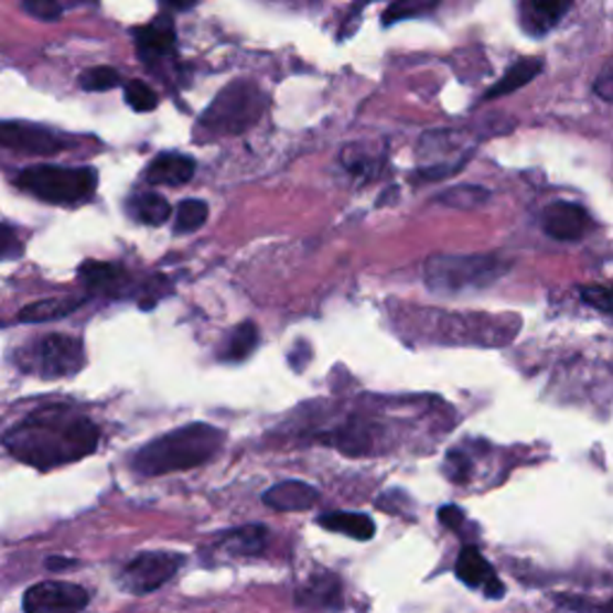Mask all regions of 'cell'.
Listing matches in <instances>:
<instances>
[{"label": "cell", "mask_w": 613, "mask_h": 613, "mask_svg": "<svg viewBox=\"0 0 613 613\" xmlns=\"http://www.w3.org/2000/svg\"><path fill=\"white\" fill-rule=\"evenodd\" d=\"M99 445V429L67 408H44L6 434V449L22 463L51 470L87 458Z\"/></svg>", "instance_id": "1"}, {"label": "cell", "mask_w": 613, "mask_h": 613, "mask_svg": "<svg viewBox=\"0 0 613 613\" xmlns=\"http://www.w3.org/2000/svg\"><path fill=\"white\" fill-rule=\"evenodd\" d=\"M223 441H226V434L212 424H183L142 445L132 458V467L144 477L200 467L221 451Z\"/></svg>", "instance_id": "2"}, {"label": "cell", "mask_w": 613, "mask_h": 613, "mask_svg": "<svg viewBox=\"0 0 613 613\" xmlns=\"http://www.w3.org/2000/svg\"><path fill=\"white\" fill-rule=\"evenodd\" d=\"M267 108V96L255 85V82L238 79L230 87L223 89L216 101L204 110L197 122V135H206V139L235 137L259 120Z\"/></svg>", "instance_id": "3"}, {"label": "cell", "mask_w": 613, "mask_h": 613, "mask_svg": "<svg viewBox=\"0 0 613 613\" xmlns=\"http://www.w3.org/2000/svg\"><path fill=\"white\" fill-rule=\"evenodd\" d=\"M504 271L496 255H437L427 261L424 281L437 295H465L494 283Z\"/></svg>", "instance_id": "4"}, {"label": "cell", "mask_w": 613, "mask_h": 613, "mask_svg": "<svg viewBox=\"0 0 613 613\" xmlns=\"http://www.w3.org/2000/svg\"><path fill=\"white\" fill-rule=\"evenodd\" d=\"M18 185L49 204L87 202L99 185L94 169H67V165H32L18 178Z\"/></svg>", "instance_id": "5"}, {"label": "cell", "mask_w": 613, "mask_h": 613, "mask_svg": "<svg viewBox=\"0 0 613 613\" xmlns=\"http://www.w3.org/2000/svg\"><path fill=\"white\" fill-rule=\"evenodd\" d=\"M185 556L173 551H144L137 553L135 559L122 568L118 578L120 588L128 594H151L161 590L165 582L178 576V570L183 568Z\"/></svg>", "instance_id": "6"}, {"label": "cell", "mask_w": 613, "mask_h": 613, "mask_svg": "<svg viewBox=\"0 0 613 613\" xmlns=\"http://www.w3.org/2000/svg\"><path fill=\"white\" fill-rule=\"evenodd\" d=\"M85 367V347L73 336L65 333H51V336L39 338L30 351L26 369L44 376V379H63L73 376Z\"/></svg>", "instance_id": "7"}, {"label": "cell", "mask_w": 613, "mask_h": 613, "mask_svg": "<svg viewBox=\"0 0 613 613\" xmlns=\"http://www.w3.org/2000/svg\"><path fill=\"white\" fill-rule=\"evenodd\" d=\"M24 613H79L89 604V592L75 582H39L24 592Z\"/></svg>", "instance_id": "8"}, {"label": "cell", "mask_w": 613, "mask_h": 613, "mask_svg": "<svg viewBox=\"0 0 613 613\" xmlns=\"http://www.w3.org/2000/svg\"><path fill=\"white\" fill-rule=\"evenodd\" d=\"M0 147L30 153V157H51V153H58L65 142L55 132L41 128V125L0 120Z\"/></svg>", "instance_id": "9"}, {"label": "cell", "mask_w": 613, "mask_h": 613, "mask_svg": "<svg viewBox=\"0 0 613 613\" xmlns=\"http://www.w3.org/2000/svg\"><path fill=\"white\" fill-rule=\"evenodd\" d=\"M455 578L463 580L470 590H482L484 596L501 599L506 594L504 582L498 580L490 561L484 559L477 547H463L455 561Z\"/></svg>", "instance_id": "10"}, {"label": "cell", "mask_w": 613, "mask_h": 613, "mask_svg": "<svg viewBox=\"0 0 613 613\" xmlns=\"http://www.w3.org/2000/svg\"><path fill=\"white\" fill-rule=\"evenodd\" d=\"M541 228L549 238L559 243H573L580 240L590 228V216L582 206L573 202H556L545 208L541 216Z\"/></svg>", "instance_id": "11"}, {"label": "cell", "mask_w": 613, "mask_h": 613, "mask_svg": "<svg viewBox=\"0 0 613 613\" xmlns=\"http://www.w3.org/2000/svg\"><path fill=\"white\" fill-rule=\"evenodd\" d=\"M135 41H137L139 58L147 63L161 61L165 55H171L175 49V24L171 18L161 15L151 24L135 30Z\"/></svg>", "instance_id": "12"}, {"label": "cell", "mask_w": 613, "mask_h": 613, "mask_svg": "<svg viewBox=\"0 0 613 613\" xmlns=\"http://www.w3.org/2000/svg\"><path fill=\"white\" fill-rule=\"evenodd\" d=\"M319 501V492L312 484L300 480H288L281 484H273L271 490L264 494V504L281 513H300L312 508Z\"/></svg>", "instance_id": "13"}, {"label": "cell", "mask_w": 613, "mask_h": 613, "mask_svg": "<svg viewBox=\"0 0 613 613\" xmlns=\"http://www.w3.org/2000/svg\"><path fill=\"white\" fill-rule=\"evenodd\" d=\"M194 171H197V163L185 153H161L147 169V180L151 185L180 187L190 183Z\"/></svg>", "instance_id": "14"}, {"label": "cell", "mask_w": 613, "mask_h": 613, "mask_svg": "<svg viewBox=\"0 0 613 613\" xmlns=\"http://www.w3.org/2000/svg\"><path fill=\"white\" fill-rule=\"evenodd\" d=\"M568 10L570 3H559V0H529L520 6V24L527 34L545 36L561 22Z\"/></svg>", "instance_id": "15"}, {"label": "cell", "mask_w": 613, "mask_h": 613, "mask_svg": "<svg viewBox=\"0 0 613 613\" xmlns=\"http://www.w3.org/2000/svg\"><path fill=\"white\" fill-rule=\"evenodd\" d=\"M302 609H336L341 604V580L333 573H316L295 594Z\"/></svg>", "instance_id": "16"}, {"label": "cell", "mask_w": 613, "mask_h": 613, "mask_svg": "<svg viewBox=\"0 0 613 613\" xmlns=\"http://www.w3.org/2000/svg\"><path fill=\"white\" fill-rule=\"evenodd\" d=\"M79 278L85 288L92 292H104V295H116L125 288L128 273L122 271L118 264H106V261H85L79 267Z\"/></svg>", "instance_id": "17"}, {"label": "cell", "mask_w": 613, "mask_h": 613, "mask_svg": "<svg viewBox=\"0 0 613 613\" xmlns=\"http://www.w3.org/2000/svg\"><path fill=\"white\" fill-rule=\"evenodd\" d=\"M85 300H87L85 295H65V298H49V300L32 302L20 312V322H30V324L55 322V319H63L67 314L77 312L79 306L85 304Z\"/></svg>", "instance_id": "18"}, {"label": "cell", "mask_w": 613, "mask_h": 613, "mask_svg": "<svg viewBox=\"0 0 613 613\" xmlns=\"http://www.w3.org/2000/svg\"><path fill=\"white\" fill-rule=\"evenodd\" d=\"M316 523L329 533H338L357 541H369L376 535V525L365 513H326Z\"/></svg>", "instance_id": "19"}, {"label": "cell", "mask_w": 613, "mask_h": 613, "mask_svg": "<svg viewBox=\"0 0 613 613\" xmlns=\"http://www.w3.org/2000/svg\"><path fill=\"white\" fill-rule=\"evenodd\" d=\"M269 533L264 525H245L226 533L221 539V549L230 556H257L267 549Z\"/></svg>", "instance_id": "20"}, {"label": "cell", "mask_w": 613, "mask_h": 613, "mask_svg": "<svg viewBox=\"0 0 613 613\" xmlns=\"http://www.w3.org/2000/svg\"><path fill=\"white\" fill-rule=\"evenodd\" d=\"M128 212L144 226H163L171 218V204L159 192H137L128 202Z\"/></svg>", "instance_id": "21"}, {"label": "cell", "mask_w": 613, "mask_h": 613, "mask_svg": "<svg viewBox=\"0 0 613 613\" xmlns=\"http://www.w3.org/2000/svg\"><path fill=\"white\" fill-rule=\"evenodd\" d=\"M541 61L539 58H523L515 63L513 67H508V73L501 77L496 85L486 92V99H498V96H506L523 89L525 85H529L539 73H541Z\"/></svg>", "instance_id": "22"}, {"label": "cell", "mask_w": 613, "mask_h": 613, "mask_svg": "<svg viewBox=\"0 0 613 613\" xmlns=\"http://www.w3.org/2000/svg\"><path fill=\"white\" fill-rule=\"evenodd\" d=\"M257 345H259V329L252 322H245L230 333V338L221 351V359L243 362L257 351Z\"/></svg>", "instance_id": "23"}, {"label": "cell", "mask_w": 613, "mask_h": 613, "mask_svg": "<svg viewBox=\"0 0 613 613\" xmlns=\"http://www.w3.org/2000/svg\"><path fill=\"white\" fill-rule=\"evenodd\" d=\"M331 443H336L338 451H343L347 455H365L372 451V434L365 424L353 420L333 434Z\"/></svg>", "instance_id": "24"}, {"label": "cell", "mask_w": 613, "mask_h": 613, "mask_svg": "<svg viewBox=\"0 0 613 613\" xmlns=\"http://www.w3.org/2000/svg\"><path fill=\"white\" fill-rule=\"evenodd\" d=\"M208 218V206L202 200H185L178 204L175 212V230L178 233H194L200 230Z\"/></svg>", "instance_id": "25"}, {"label": "cell", "mask_w": 613, "mask_h": 613, "mask_svg": "<svg viewBox=\"0 0 613 613\" xmlns=\"http://www.w3.org/2000/svg\"><path fill=\"white\" fill-rule=\"evenodd\" d=\"M486 200H490V190L484 187H475V185H463V187H453L441 197V202L445 206L453 208H477L482 206Z\"/></svg>", "instance_id": "26"}, {"label": "cell", "mask_w": 613, "mask_h": 613, "mask_svg": "<svg viewBox=\"0 0 613 613\" xmlns=\"http://www.w3.org/2000/svg\"><path fill=\"white\" fill-rule=\"evenodd\" d=\"M125 101H128V106L137 110V114H147V110H153L159 106V96L149 85H144V82L132 79L125 85Z\"/></svg>", "instance_id": "27"}, {"label": "cell", "mask_w": 613, "mask_h": 613, "mask_svg": "<svg viewBox=\"0 0 613 613\" xmlns=\"http://www.w3.org/2000/svg\"><path fill=\"white\" fill-rule=\"evenodd\" d=\"M79 85H82V89H87V92H108V89H114V87L120 85V75H118V69H114V67L99 65V67L87 69V73H82Z\"/></svg>", "instance_id": "28"}, {"label": "cell", "mask_w": 613, "mask_h": 613, "mask_svg": "<svg viewBox=\"0 0 613 613\" xmlns=\"http://www.w3.org/2000/svg\"><path fill=\"white\" fill-rule=\"evenodd\" d=\"M437 3H394L391 8H388L384 12V24H396L400 20H406V18H412V15H420V12H427V10H434Z\"/></svg>", "instance_id": "29"}, {"label": "cell", "mask_w": 613, "mask_h": 613, "mask_svg": "<svg viewBox=\"0 0 613 613\" xmlns=\"http://www.w3.org/2000/svg\"><path fill=\"white\" fill-rule=\"evenodd\" d=\"M470 472H472V463H470L467 455L451 451L449 458H445V475L451 477V482L465 484L470 480Z\"/></svg>", "instance_id": "30"}, {"label": "cell", "mask_w": 613, "mask_h": 613, "mask_svg": "<svg viewBox=\"0 0 613 613\" xmlns=\"http://www.w3.org/2000/svg\"><path fill=\"white\" fill-rule=\"evenodd\" d=\"M22 255V243L18 238V233L12 230L6 223H0V261L18 259Z\"/></svg>", "instance_id": "31"}, {"label": "cell", "mask_w": 613, "mask_h": 613, "mask_svg": "<svg viewBox=\"0 0 613 613\" xmlns=\"http://www.w3.org/2000/svg\"><path fill=\"white\" fill-rule=\"evenodd\" d=\"M580 295L590 306H594V310L604 312V314L611 312V292H609V288H604V286H588V288H582Z\"/></svg>", "instance_id": "32"}, {"label": "cell", "mask_w": 613, "mask_h": 613, "mask_svg": "<svg viewBox=\"0 0 613 613\" xmlns=\"http://www.w3.org/2000/svg\"><path fill=\"white\" fill-rule=\"evenodd\" d=\"M24 10L39 20H58L65 8L53 0H34V3H24Z\"/></svg>", "instance_id": "33"}, {"label": "cell", "mask_w": 613, "mask_h": 613, "mask_svg": "<svg viewBox=\"0 0 613 613\" xmlns=\"http://www.w3.org/2000/svg\"><path fill=\"white\" fill-rule=\"evenodd\" d=\"M439 523L445 525L449 529H455V533H460V527L465 525V513L460 510L458 506H443L439 510Z\"/></svg>", "instance_id": "34"}, {"label": "cell", "mask_w": 613, "mask_h": 613, "mask_svg": "<svg viewBox=\"0 0 613 613\" xmlns=\"http://www.w3.org/2000/svg\"><path fill=\"white\" fill-rule=\"evenodd\" d=\"M594 92L602 96L604 101H611L613 99V73H611V63L604 65L602 69V75H599V79L594 82Z\"/></svg>", "instance_id": "35"}]
</instances>
